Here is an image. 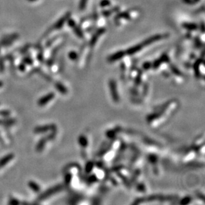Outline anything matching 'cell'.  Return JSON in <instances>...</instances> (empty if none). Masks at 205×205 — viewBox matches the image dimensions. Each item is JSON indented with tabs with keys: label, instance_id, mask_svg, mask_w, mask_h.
<instances>
[{
	"label": "cell",
	"instance_id": "obj_32",
	"mask_svg": "<svg viewBox=\"0 0 205 205\" xmlns=\"http://www.w3.org/2000/svg\"><path fill=\"white\" fill-rule=\"evenodd\" d=\"M3 86H4V83H3V82L0 80V88H1Z\"/></svg>",
	"mask_w": 205,
	"mask_h": 205
},
{
	"label": "cell",
	"instance_id": "obj_15",
	"mask_svg": "<svg viewBox=\"0 0 205 205\" xmlns=\"http://www.w3.org/2000/svg\"><path fill=\"white\" fill-rule=\"evenodd\" d=\"M116 19H130V14H129V12H123L117 14L116 17H115Z\"/></svg>",
	"mask_w": 205,
	"mask_h": 205
},
{
	"label": "cell",
	"instance_id": "obj_22",
	"mask_svg": "<svg viewBox=\"0 0 205 205\" xmlns=\"http://www.w3.org/2000/svg\"><path fill=\"white\" fill-rule=\"evenodd\" d=\"M195 45L198 48H200L202 45H203V44H202V43L201 41V39L199 38V37H195Z\"/></svg>",
	"mask_w": 205,
	"mask_h": 205
},
{
	"label": "cell",
	"instance_id": "obj_29",
	"mask_svg": "<svg viewBox=\"0 0 205 205\" xmlns=\"http://www.w3.org/2000/svg\"><path fill=\"white\" fill-rule=\"evenodd\" d=\"M19 69L21 71H24L25 70V65L23 63L19 64Z\"/></svg>",
	"mask_w": 205,
	"mask_h": 205
},
{
	"label": "cell",
	"instance_id": "obj_7",
	"mask_svg": "<svg viewBox=\"0 0 205 205\" xmlns=\"http://www.w3.org/2000/svg\"><path fill=\"white\" fill-rule=\"evenodd\" d=\"M125 55H126V53L124 52V51H118V52L115 53L114 54H112V55H110L109 57L108 58V61L110 62V63H113V62L118 61L120 60V59L122 58Z\"/></svg>",
	"mask_w": 205,
	"mask_h": 205
},
{
	"label": "cell",
	"instance_id": "obj_25",
	"mask_svg": "<svg viewBox=\"0 0 205 205\" xmlns=\"http://www.w3.org/2000/svg\"><path fill=\"white\" fill-rule=\"evenodd\" d=\"M144 69H145V70H148L149 69L151 68V66H152V64H151L150 63H149V62H147V63H145L144 64Z\"/></svg>",
	"mask_w": 205,
	"mask_h": 205
},
{
	"label": "cell",
	"instance_id": "obj_16",
	"mask_svg": "<svg viewBox=\"0 0 205 205\" xmlns=\"http://www.w3.org/2000/svg\"><path fill=\"white\" fill-rule=\"evenodd\" d=\"M119 11V7H114L112 9L110 10V9H107V10H104L103 12H102V15L104 16V17H108L110 15L112 14V12H116Z\"/></svg>",
	"mask_w": 205,
	"mask_h": 205
},
{
	"label": "cell",
	"instance_id": "obj_2",
	"mask_svg": "<svg viewBox=\"0 0 205 205\" xmlns=\"http://www.w3.org/2000/svg\"><path fill=\"white\" fill-rule=\"evenodd\" d=\"M57 129V128L55 124L54 123H50L47 124V125H43L37 126L36 128H35L33 132L36 134H45L46 132H48L49 131L56 130Z\"/></svg>",
	"mask_w": 205,
	"mask_h": 205
},
{
	"label": "cell",
	"instance_id": "obj_11",
	"mask_svg": "<svg viewBox=\"0 0 205 205\" xmlns=\"http://www.w3.org/2000/svg\"><path fill=\"white\" fill-rule=\"evenodd\" d=\"M16 120L15 118L7 117V118H4V119H3V126L5 127H11L14 125V124L16 123Z\"/></svg>",
	"mask_w": 205,
	"mask_h": 205
},
{
	"label": "cell",
	"instance_id": "obj_28",
	"mask_svg": "<svg viewBox=\"0 0 205 205\" xmlns=\"http://www.w3.org/2000/svg\"><path fill=\"white\" fill-rule=\"evenodd\" d=\"M69 24L71 27H74V26H76V23H75V21L74 20H69Z\"/></svg>",
	"mask_w": 205,
	"mask_h": 205
},
{
	"label": "cell",
	"instance_id": "obj_18",
	"mask_svg": "<svg viewBox=\"0 0 205 205\" xmlns=\"http://www.w3.org/2000/svg\"><path fill=\"white\" fill-rule=\"evenodd\" d=\"M73 28H74V31L75 34H76L78 37H80V38H83L84 34H83L81 29H80V27H77V25H76V26H74Z\"/></svg>",
	"mask_w": 205,
	"mask_h": 205
},
{
	"label": "cell",
	"instance_id": "obj_6",
	"mask_svg": "<svg viewBox=\"0 0 205 205\" xmlns=\"http://www.w3.org/2000/svg\"><path fill=\"white\" fill-rule=\"evenodd\" d=\"M143 48H144V46L142 45L141 43H139V44L134 45L133 46V47H129V48H128V49L126 51L125 53L128 55H132L137 53H138L139 51H141Z\"/></svg>",
	"mask_w": 205,
	"mask_h": 205
},
{
	"label": "cell",
	"instance_id": "obj_14",
	"mask_svg": "<svg viewBox=\"0 0 205 205\" xmlns=\"http://www.w3.org/2000/svg\"><path fill=\"white\" fill-rule=\"evenodd\" d=\"M69 16H70V13H67L66 15H64L63 18H61V19L58 21L57 23L56 24L55 27L56 29H59V28L62 27L63 26V24L66 21V20L68 19V18L69 17Z\"/></svg>",
	"mask_w": 205,
	"mask_h": 205
},
{
	"label": "cell",
	"instance_id": "obj_4",
	"mask_svg": "<svg viewBox=\"0 0 205 205\" xmlns=\"http://www.w3.org/2000/svg\"><path fill=\"white\" fill-rule=\"evenodd\" d=\"M55 93L53 92H52L48 93L47 94H46V95L43 96L41 98L39 99L38 102H37V104H38V106L40 107L44 106L50 101L52 100L55 98Z\"/></svg>",
	"mask_w": 205,
	"mask_h": 205
},
{
	"label": "cell",
	"instance_id": "obj_27",
	"mask_svg": "<svg viewBox=\"0 0 205 205\" xmlns=\"http://www.w3.org/2000/svg\"><path fill=\"white\" fill-rule=\"evenodd\" d=\"M182 1L187 5H194L193 0H182Z\"/></svg>",
	"mask_w": 205,
	"mask_h": 205
},
{
	"label": "cell",
	"instance_id": "obj_5",
	"mask_svg": "<svg viewBox=\"0 0 205 205\" xmlns=\"http://www.w3.org/2000/svg\"><path fill=\"white\" fill-rule=\"evenodd\" d=\"M105 31H106V29L105 28H100L95 32V33H94L92 37H91L90 41V45L91 46V47H93V46L95 45L99 37H100Z\"/></svg>",
	"mask_w": 205,
	"mask_h": 205
},
{
	"label": "cell",
	"instance_id": "obj_19",
	"mask_svg": "<svg viewBox=\"0 0 205 205\" xmlns=\"http://www.w3.org/2000/svg\"><path fill=\"white\" fill-rule=\"evenodd\" d=\"M110 4H111V2H110V0H102L100 5L102 7H106L110 5Z\"/></svg>",
	"mask_w": 205,
	"mask_h": 205
},
{
	"label": "cell",
	"instance_id": "obj_33",
	"mask_svg": "<svg viewBox=\"0 0 205 205\" xmlns=\"http://www.w3.org/2000/svg\"><path fill=\"white\" fill-rule=\"evenodd\" d=\"M0 125L3 126V119H0Z\"/></svg>",
	"mask_w": 205,
	"mask_h": 205
},
{
	"label": "cell",
	"instance_id": "obj_21",
	"mask_svg": "<svg viewBox=\"0 0 205 205\" xmlns=\"http://www.w3.org/2000/svg\"><path fill=\"white\" fill-rule=\"evenodd\" d=\"M8 203H9V204H12V205H17V204H20V201L17 200V199H15V198H12V199H9Z\"/></svg>",
	"mask_w": 205,
	"mask_h": 205
},
{
	"label": "cell",
	"instance_id": "obj_9",
	"mask_svg": "<svg viewBox=\"0 0 205 205\" xmlns=\"http://www.w3.org/2000/svg\"><path fill=\"white\" fill-rule=\"evenodd\" d=\"M48 141L47 137L45 136L42 137L39 139V141H38L36 146V151L37 152H41L44 149V147L45 146V144H47V142Z\"/></svg>",
	"mask_w": 205,
	"mask_h": 205
},
{
	"label": "cell",
	"instance_id": "obj_30",
	"mask_svg": "<svg viewBox=\"0 0 205 205\" xmlns=\"http://www.w3.org/2000/svg\"><path fill=\"white\" fill-rule=\"evenodd\" d=\"M201 27V31H202V33H204V23H203V22L202 23Z\"/></svg>",
	"mask_w": 205,
	"mask_h": 205
},
{
	"label": "cell",
	"instance_id": "obj_13",
	"mask_svg": "<svg viewBox=\"0 0 205 205\" xmlns=\"http://www.w3.org/2000/svg\"><path fill=\"white\" fill-rule=\"evenodd\" d=\"M55 88L56 90H57L59 92H61V94H65L67 93V89L64 86L63 84L61 83V82H56L55 83Z\"/></svg>",
	"mask_w": 205,
	"mask_h": 205
},
{
	"label": "cell",
	"instance_id": "obj_8",
	"mask_svg": "<svg viewBox=\"0 0 205 205\" xmlns=\"http://www.w3.org/2000/svg\"><path fill=\"white\" fill-rule=\"evenodd\" d=\"M13 158H14V154L13 153H9V154H7L6 155L2 157L0 159V168L6 165Z\"/></svg>",
	"mask_w": 205,
	"mask_h": 205
},
{
	"label": "cell",
	"instance_id": "obj_12",
	"mask_svg": "<svg viewBox=\"0 0 205 205\" xmlns=\"http://www.w3.org/2000/svg\"><path fill=\"white\" fill-rule=\"evenodd\" d=\"M28 187L35 193H39L41 191L40 186L33 180H30V181L28 182Z\"/></svg>",
	"mask_w": 205,
	"mask_h": 205
},
{
	"label": "cell",
	"instance_id": "obj_17",
	"mask_svg": "<svg viewBox=\"0 0 205 205\" xmlns=\"http://www.w3.org/2000/svg\"><path fill=\"white\" fill-rule=\"evenodd\" d=\"M12 112L8 110H0V117L1 118H7L9 117Z\"/></svg>",
	"mask_w": 205,
	"mask_h": 205
},
{
	"label": "cell",
	"instance_id": "obj_23",
	"mask_svg": "<svg viewBox=\"0 0 205 205\" xmlns=\"http://www.w3.org/2000/svg\"><path fill=\"white\" fill-rule=\"evenodd\" d=\"M69 57L71 60H75L77 58V53L76 52H74V51H72L69 53Z\"/></svg>",
	"mask_w": 205,
	"mask_h": 205
},
{
	"label": "cell",
	"instance_id": "obj_1",
	"mask_svg": "<svg viewBox=\"0 0 205 205\" xmlns=\"http://www.w3.org/2000/svg\"><path fill=\"white\" fill-rule=\"evenodd\" d=\"M63 187L61 185H55L53 187H51L47 191H44V192L41 193V195H39L37 199V202H41L43 201H45V199L51 197V196L54 195L55 194L60 192V191L63 190Z\"/></svg>",
	"mask_w": 205,
	"mask_h": 205
},
{
	"label": "cell",
	"instance_id": "obj_31",
	"mask_svg": "<svg viewBox=\"0 0 205 205\" xmlns=\"http://www.w3.org/2000/svg\"><path fill=\"white\" fill-rule=\"evenodd\" d=\"M201 0H193V2H194V4H197L198 2L200 1Z\"/></svg>",
	"mask_w": 205,
	"mask_h": 205
},
{
	"label": "cell",
	"instance_id": "obj_3",
	"mask_svg": "<svg viewBox=\"0 0 205 205\" xmlns=\"http://www.w3.org/2000/svg\"><path fill=\"white\" fill-rule=\"evenodd\" d=\"M169 37V34H158V35H155L149 37V38L146 39L145 40H144V41L142 43H141L142 45L144 46V47H145V46L149 45L151 44H152L153 43H155L157 41H160V40L163 39H165L167 37Z\"/></svg>",
	"mask_w": 205,
	"mask_h": 205
},
{
	"label": "cell",
	"instance_id": "obj_24",
	"mask_svg": "<svg viewBox=\"0 0 205 205\" xmlns=\"http://www.w3.org/2000/svg\"><path fill=\"white\" fill-rule=\"evenodd\" d=\"M4 61L2 60L1 58L0 59V72H3L4 71Z\"/></svg>",
	"mask_w": 205,
	"mask_h": 205
},
{
	"label": "cell",
	"instance_id": "obj_26",
	"mask_svg": "<svg viewBox=\"0 0 205 205\" xmlns=\"http://www.w3.org/2000/svg\"><path fill=\"white\" fill-rule=\"evenodd\" d=\"M24 63L28 64H33V60L31 58H26L24 59Z\"/></svg>",
	"mask_w": 205,
	"mask_h": 205
},
{
	"label": "cell",
	"instance_id": "obj_10",
	"mask_svg": "<svg viewBox=\"0 0 205 205\" xmlns=\"http://www.w3.org/2000/svg\"><path fill=\"white\" fill-rule=\"evenodd\" d=\"M182 27L185 29H187L188 31H196L199 28V26L197 24L195 23H188L185 22L182 24Z\"/></svg>",
	"mask_w": 205,
	"mask_h": 205
},
{
	"label": "cell",
	"instance_id": "obj_20",
	"mask_svg": "<svg viewBox=\"0 0 205 205\" xmlns=\"http://www.w3.org/2000/svg\"><path fill=\"white\" fill-rule=\"evenodd\" d=\"M88 0H80V4H79V8L80 10H84L85 9L86 6V4H87Z\"/></svg>",
	"mask_w": 205,
	"mask_h": 205
}]
</instances>
